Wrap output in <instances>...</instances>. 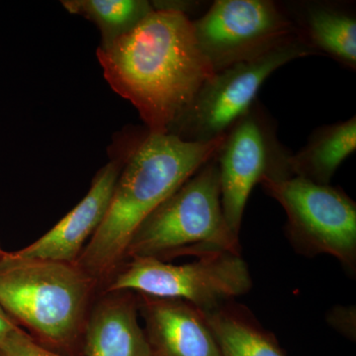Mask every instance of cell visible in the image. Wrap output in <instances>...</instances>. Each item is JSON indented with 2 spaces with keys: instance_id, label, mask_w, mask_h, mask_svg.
<instances>
[{
  "instance_id": "6da1fadb",
  "label": "cell",
  "mask_w": 356,
  "mask_h": 356,
  "mask_svg": "<svg viewBox=\"0 0 356 356\" xmlns=\"http://www.w3.org/2000/svg\"><path fill=\"white\" fill-rule=\"evenodd\" d=\"M132 31L97 49L115 92L139 112L149 134H168L206 81L214 76L192 20L163 2Z\"/></svg>"
},
{
  "instance_id": "7a4b0ae2",
  "label": "cell",
  "mask_w": 356,
  "mask_h": 356,
  "mask_svg": "<svg viewBox=\"0 0 356 356\" xmlns=\"http://www.w3.org/2000/svg\"><path fill=\"white\" fill-rule=\"evenodd\" d=\"M225 138L185 142L170 134H149L129 154L106 215L76 262L96 281L117 268L134 234L165 199L211 159Z\"/></svg>"
},
{
  "instance_id": "3957f363",
  "label": "cell",
  "mask_w": 356,
  "mask_h": 356,
  "mask_svg": "<svg viewBox=\"0 0 356 356\" xmlns=\"http://www.w3.org/2000/svg\"><path fill=\"white\" fill-rule=\"evenodd\" d=\"M240 254L238 236L222 212L217 156L204 165L142 222L126 257L159 261L191 255Z\"/></svg>"
},
{
  "instance_id": "277c9868",
  "label": "cell",
  "mask_w": 356,
  "mask_h": 356,
  "mask_svg": "<svg viewBox=\"0 0 356 356\" xmlns=\"http://www.w3.org/2000/svg\"><path fill=\"white\" fill-rule=\"evenodd\" d=\"M93 282L76 264L6 252L0 259V306L41 343L67 346L83 324Z\"/></svg>"
},
{
  "instance_id": "5b68a950",
  "label": "cell",
  "mask_w": 356,
  "mask_h": 356,
  "mask_svg": "<svg viewBox=\"0 0 356 356\" xmlns=\"http://www.w3.org/2000/svg\"><path fill=\"white\" fill-rule=\"evenodd\" d=\"M316 54L318 51L299 34L261 57L215 72L168 134L191 143L224 137L250 111L262 84L275 70Z\"/></svg>"
},
{
  "instance_id": "8992f818",
  "label": "cell",
  "mask_w": 356,
  "mask_h": 356,
  "mask_svg": "<svg viewBox=\"0 0 356 356\" xmlns=\"http://www.w3.org/2000/svg\"><path fill=\"white\" fill-rule=\"evenodd\" d=\"M252 284V276L241 254L224 252L184 264L135 257L115 276L108 290L181 300L205 313L250 291Z\"/></svg>"
},
{
  "instance_id": "52a82bcc",
  "label": "cell",
  "mask_w": 356,
  "mask_h": 356,
  "mask_svg": "<svg viewBox=\"0 0 356 356\" xmlns=\"http://www.w3.org/2000/svg\"><path fill=\"white\" fill-rule=\"evenodd\" d=\"M261 184L285 210L288 235L296 248L332 255L355 273L356 204L346 192L296 175Z\"/></svg>"
},
{
  "instance_id": "ba28073f",
  "label": "cell",
  "mask_w": 356,
  "mask_h": 356,
  "mask_svg": "<svg viewBox=\"0 0 356 356\" xmlns=\"http://www.w3.org/2000/svg\"><path fill=\"white\" fill-rule=\"evenodd\" d=\"M291 154L278 140L273 119L257 102L227 134L217 161L222 212L234 235L240 236L255 184L293 175Z\"/></svg>"
},
{
  "instance_id": "9c48e42d",
  "label": "cell",
  "mask_w": 356,
  "mask_h": 356,
  "mask_svg": "<svg viewBox=\"0 0 356 356\" xmlns=\"http://www.w3.org/2000/svg\"><path fill=\"white\" fill-rule=\"evenodd\" d=\"M192 25L214 72L261 57L301 34L269 0H217Z\"/></svg>"
},
{
  "instance_id": "30bf717a",
  "label": "cell",
  "mask_w": 356,
  "mask_h": 356,
  "mask_svg": "<svg viewBox=\"0 0 356 356\" xmlns=\"http://www.w3.org/2000/svg\"><path fill=\"white\" fill-rule=\"evenodd\" d=\"M121 172L118 161L98 172L86 197L36 242L13 254L22 259L76 264L84 243L92 238L108 210Z\"/></svg>"
},
{
  "instance_id": "8fae6325",
  "label": "cell",
  "mask_w": 356,
  "mask_h": 356,
  "mask_svg": "<svg viewBox=\"0 0 356 356\" xmlns=\"http://www.w3.org/2000/svg\"><path fill=\"white\" fill-rule=\"evenodd\" d=\"M142 313L156 356H222L203 312L181 300L144 296Z\"/></svg>"
},
{
  "instance_id": "7c38bea8",
  "label": "cell",
  "mask_w": 356,
  "mask_h": 356,
  "mask_svg": "<svg viewBox=\"0 0 356 356\" xmlns=\"http://www.w3.org/2000/svg\"><path fill=\"white\" fill-rule=\"evenodd\" d=\"M86 356H156L138 322L137 308L129 298L103 300L84 331Z\"/></svg>"
},
{
  "instance_id": "4fadbf2b",
  "label": "cell",
  "mask_w": 356,
  "mask_h": 356,
  "mask_svg": "<svg viewBox=\"0 0 356 356\" xmlns=\"http://www.w3.org/2000/svg\"><path fill=\"white\" fill-rule=\"evenodd\" d=\"M356 149V117L314 132L306 146L291 154L293 175L329 184L339 165Z\"/></svg>"
},
{
  "instance_id": "5bb4252c",
  "label": "cell",
  "mask_w": 356,
  "mask_h": 356,
  "mask_svg": "<svg viewBox=\"0 0 356 356\" xmlns=\"http://www.w3.org/2000/svg\"><path fill=\"white\" fill-rule=\"evenodd\" d=\"M203 314L222 356H285L273 334L242 306L226 303Z\"/></svg>"
},
{
  "instance_id": "9a60e30c",
  "label": "cell",
  "mask_w": 356,
  "mask_h": 356,
  "mask_svg": "<svg viewBox=\"0 0 356 356\" xmlns=\"http://www.w3.org/2000/svg\"><path fill=\"white\" fill-rule=\"evenodd\" d=\"M307 43L341 64L356 67V20L353 15L325 6H310L305 16Z\"/></svg>"
},
{
  "instance_id": "2e32d148",
  "label": "cell",
  "mask_w": 356,
  "mask_h": 356,
  "mask_svg": "<svg viewBox=\"0 0 356 356\" xmlns=\"http://www.w3.org/2000/svg\"><path fill=\"white\" fill-rule=\"evenodd\" d=\"M62 6L70 14L95 23L106 46L120 38L154 13L153 2L146 0H64Z\"/></svg>"
},
{
  "instance_id": "e0dca14e",
  "label": "cell",
  "mask_w": 356,
  "mask_h": 356,
  "mask_svg": "<svg viewBox=\"0 0 356 356\" xmlns=\"http://www.w3.org/2000/svg\"><path fill=\"white\" fill-rule=\"evenodd\" d=\"M0 356H64L42 346L18 325L0 341Z\"/></svg>"
},
{
  "instance_id": "ac0fdd59",
  "label": "cell",
  "mask_w": 356,
  "mask_h": 356,
  "mask_svg": "<svg viewBox=\"0 0 356 356\" xmlns=\"http://www.w3.org/2000/svg\"><path fill=\"white\" fill-rule=\"evenodd\" d=\"M15 323L13 322V318L7 315L6 312L0 306V341L6 337L14 327H16Z\"/></svg>"
},
{
  "instance_id": "d6986e66",
  "label": "cell",
  "mask_w": 356,
  "mask_h": 356,
  "mask_svg": "<svg viewBox=\"0 0 356 356\" xmlns=\"http://www.w3.org/2000/svg\"><path fill=\"white\" fill-rule=\"evenodd\" d=\"M4 254H6V252H3L1 247H0V259H2V257H3Z\"/></svg>"
}]
</instances>
